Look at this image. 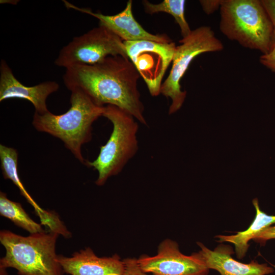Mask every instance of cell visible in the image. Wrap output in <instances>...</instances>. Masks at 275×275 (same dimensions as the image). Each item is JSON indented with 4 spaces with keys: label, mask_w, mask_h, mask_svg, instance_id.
I'll return each instance as SVG.
<instances>
[{
    "label": "cell",
    "mask_w": 275,
    "mask_h": 275,
    "mask_svg": "<svg viewBox=\"0 0 275 275\" xmlns=\"http://www.w3.org/2000/svg\"><path fill=\"white\" fill-rule=\"evenodd\" d=\"M140 77L128 57L118 55L108 56L92 65L68 67L63 81L68 90L79 89L97 105L116 106L147 126L138 88Z\"/></svg>",
    "instance_id": "6da1fadb"
},
{
    "label": "cell",
    "mask_w": 275,
    "mask_h": 275,
    "mask_svg": "<svg viewBox=\"0 0 275 275\" xmlns=\"http://www.w3.org/2000/svg\"><path fill=\"white\" fill-rule=\"evenodd\" d=\"M71 106L61 115L49 111L43 115L35 112L32 124L35 129L60 139L74 157L85 164L82 146L89 142L92 136V125L103 116L104 106L95 104L82 90L72 89Z\"/></svg>",
    "instance_id": "7a4b0ae2"
},
{
    "label": "cell",
    "mask_w": 275,
    "mask_h": 275,
    "mask_svg": "<svg viewBox=\"0 0 275 275\" xmlns=\"http://www.w3.org/2000/svg\"><path fill=\"white\" fill-rule=\"evenodd\" d=\"M221 32L244 47L266 54L275 44L274 29L261 0H222Z\"/></svg>",
    "instance_id": "3957f363"
},
{
    "label": "cell",
    "mask_w": 275,
    "mask_h": 275,
    "mask_svg": "<svg viewBox=\"0 0 275 275\" xmlns=\"http://www.w3.org/2000/svg\"><path fill=\"white\" fill-rule=\"evenodd\" d=\"M58 233L51 231L23 236L3 230L0 242L6 250L0 267L15 269L19 275H63L56 246Z\"/></svg>",
    "instance_id": "277c9868"
},
{
    "label": "cell",
    "mask_w": 275,
    "mask_h": 275,
    "mask_svg": "<svg viewBox=\"0 0 275 275\" xmlns=\"http://www.w3.org/2000/svg\"><path fill=\"white\" fill-rule=\"evenodd\" d=\"M102 116L112 123V132L106 143L100 147L96 159L87 160L85 164L97 171L95 184L98 186L104 185L109 177L119 174L139 149V125L131 115L116 106L106 105Z\"/></svg>",
    "instance_id": "5b68a950"
},
{
    "label": "cell",
    "mask_w": 275,
    "mask_h": 275,
    "mask_svg": "<svg viewBox=\"0 0 275 275\" xmlns=\"http://www.w3.org/2000/svg\"><path fill=\"white\" fill-rule=\"evenodd\" d=\"M179 42L180 45L176 46L170 72L160 88V94L172 100L170 115L178 111L184 101L186 92L181 90L180 80L191 61L201 53L219 51L224 48L222 42L209 26H201L191 31Z\"/></svg>",
    "instance_id": "8992f818"
},
{
    "label": "cell",
    "mask_w": 275,
    "mask_h": 275,
    "mask_svg": "<svg viewBox=\"0 0 275 275\" xmlns=\"http://www.w3.org/2000/svg\"><path fill=\"white\" fill-rule=\"evenodd\" d=\"M127 57L124 41L106 27L99 25L75 37L63 47L54 64L65 69L77 65H92L108 56Z\"/></svg>",
    "instance_id": "52a82bcc"
},
{
    "label": "cell",
    "mask_w": 275,
    "mask_h": 275,
    "mask_svg": "<svg viewBox=\"0 0 275 275\" xmlns=\"http://www.w3.org/2000/svg\"><path fill=\"white\" fill-rule=\"evenodd\" d=\"M128 58L153 97L160 94L161 81L176 48L174 42L148 40L124 41Z\"/></svg>",
    "instance_id": "ba28073f"
},
{
    "label": "cell",
    "mask_w": 275,
    "mask_h": 275,
    "mask_svg": "<svg viewBox=\"0 0 275 275\" xmlns=\"http://www.w3.org/2000/svg\"><path fill=\"white\" fill-rule=\"evenodd\" d=\"M137 261L144 272L152 275H208L209 271L194 253L182 254L178 244L170 239L161 241L156 255L144 254Z\"/></svg>",
    "instance_id": "9c48e42d"
},
{
    "label": "cell",
    "mask_w": 275,
    "mask_h": 275,
    "mask_svg": "<svg viewBox=\"0 0 275 275\" xmlns=\"http://www.w3.org/2000/svg\"><path fill=\"white\" fill-rule=\"evenodd\" d=\"M66 7L91 15L103 25L120 37L123 41L139 40L152 41L159 43H170L172 40L166 34H153L146 31L134 19L132 11V2H127L125 8L114 15L95 13L91 10L80 8L64 1Z\"/></svg>",
    "instance_id": "30bf717a"
},
{
    "label": "cell",
    "mask_w": 275,
    "mask_h": 275,
    "mask_svg": "<svg viewBox=\"0 0 275 275\" xmlns=\"http://www.w3.org/2000/svg\"><path fill=\"white\" fill-rule=\"evenodd\" d=\"M59 89L54 81H46L34 86L28 87L21 83L14 76L6 61L0 64V101L9 98H21L31 102L36 113L43 115L49 112L47 97Z\"/></svg>",
    "instance_id": "8fae6325"
},
{
    "label": "cell",
    "mask_w": 275,
    "mask_h": 275,
    "mask_svg": "<svg viewBox=\"0 0 275 275\" xmlns=\"http://www.w3.org/2000/svg\"><path fill=\"white\" fill-rule=\"evenodd\" d=\"M197 244L200 250L195 252V255L208 269L215 270L221 275H267L274 272V268L266 263L255 260L244 263L234 259L230 245L221 243L211 250L200 242Z\"/></svg>",
    "instance_id": "7c38bea8"
},
{
    "label": "cell",
    "mask_w": 275,
    "mask_h": 275,
    "mask_svg": "<svg viewBox=\"0 0 275 275\" xmlns=\"http://www.w3.org/2000/svg\"><path fill=\"white\" fill-rule=\"evenodd\" d=\"M64 273L70 275H123L124 264L117 254L98 257L90 248L74 252L70 257L58 255Z\"/></svg>",
    "instance_id": "4fadbf2b"
},
{
    "label": "cell",
    "mask_w": 275,
    "mask_h": 275,
    "mask_svg": "<svg viewBox=\"0 0 275 275\" xmlns=\"http://www.w3.org/2000/svg\"><path fill=\"white\" fill-rule=\"evenodd\" d=\"M252 202L256 214L253 222L246 230L237 232L234 235L215 236L219 243L227 242L233 244L236 257L239 259L245 257L250 246L249 241L253 240L264 229L275 223V215H268L262 211L257 198L253 199Z\"/></svg>",
    "instance_id": "5bb4252c"
},
{
    "label": "cell",
    "mask_w": 275,
    "mask_h": 275,
    "mask_svg": "<svg viewBox=\"0 0 275 275\" xmlns=\"http://www.w3.org/2000/svg\"><path fill=\"white\" fill-rule=\"evenodd\" d=\"M18 154L15 149L0 145L1 168L4 178L10 180L18 187L21 195L34 207L41 224H44L50 219L52 212L40 207L24 188L18 172Z\"/></svg>",
    "instance_id": "9a60e30c"
},
{
    "label": "cell",
    "mask_w": 275,
    "mask_h": 275,
    "mask_svg": "<svg viewBox=\"0 0 275 275\" xmlns=\"http://www.w3.org/2000/svg\"><path fill=\"white\" fill-rule=\"evenodd\" d=\"M0 214L30 234L45 231L41 224L30 217L20 203L9 200L7 194L2 191L0 192Z\"/></svg>",
    "instance_id": "2e32d148"
},
{
    "label": "cell",
    "mask_w": 275,
    "mask_h": 275,
    "mask_svg": "<svg viewBox=\"0 0 275 275\" xmlns=\"http://www.w3.org/2000/svg\"><path fill=\"white\" fill-rule=\"evenodd\" d=\"M185 3L184 0H164L157 4L143 1L145 11L148 14L165 12L171 14L180 27L182 38L187 37L191 32L184 15Z\"/></svg>",
    "instance_id": "e0dca14e"
},
{
    "label": "cell",
    "mask_w": 275,
    "mask_h": 275,
    "mask_svg": "<svg viewBox=\"0 0 275 275\" xmlns=\"http://www.w3.org/2000/svg\"><path fill=\"white\" fill-rule=\"evenodd\" d=\"M124 271L123 275H150L144 272L140 268L135 258H127L123 260Z\"/></svg>",
    "instance_id": "ac0fdd59"
},
{
    "label": "cell",
    "mask_w": 275,
    "mask_h": 275,
    "mask_svg": "<svg viewBox=\"0 0 275 275\" xmlns=\"http://www.w3.org/2000/svg\"><path fill=\"white\" fill-rule=\"evenodd\" d=\"M272 239H275V225L264 229L253 240L260 244H264L267 240Z\"/></svg>",
    "instance_id": "d6986e66"
},
{
    "label": "cell",
    "mask_w": 275,
    "mask_h": 275,
    "mask_svg": "<svg viewBox=\"0 0 275 275\" xmlns=\"http://www.w3.org/2000/svg\"><path fill=\"white\" fill-rule=\"evenodd\" d=\"M199 2L204 12L210 15L219 9L222 0H203Z\"/></svg>",
    "instance_id": "ffe728a7"
},
{
    "label": "cell",
    "mask_w": 275,
    "mask_h": 275,
    "mask_svg": "<svg viewBox=\"0 0 275 275\" xmlns=\"http://www.w3.org/2000/svg\"><path fill=\"white\" fill-rule=\"evenodd\" d=\"M259 61L261 64L275 72V44L269 53L260 56Z\"/></svg>",
    "instance_id": "44dd1931"
},
{
    "label": "cell",
    "mask_w": 275,
    "mask_h": 275,
    "mask_svg": "<svg viewBox=\"0 0 275 275\" xmlns=\"http://www.w3.org/2000/svg\"><path fill=\"white\" fill-rule=\"evenodd\" d=\"M272 23L275 35V0H261Z\"/></svg>",
    "instance_id": "7402d4cb"
},
{
    "label": "cell",
    "mask_w": 275,
    "mask_h": 275,
    "mask_svg": "<svg viewBox=\"0 0 275 275\" xmlns=\"http://www.w3.org/2000/svg\"><path fill=\"white\" fill-rule=\"evenodd\" d=\"M0 275H8L7 269L3 267H0Z\"/></svg>",
    "instance_id": "603a6c76"
}]
</instances>
